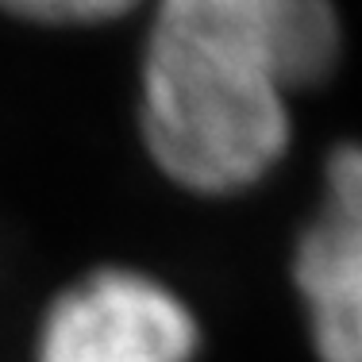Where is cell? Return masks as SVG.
Segmentation results:
<instances>
[{"label":"cell","instance_id":"1","mask_svg":"<svg viewBox=\"0 0 362 362\" xmlns=\"http://www.w3.org/2000/svg\"><path fill=\"white\" fill-rule=\"evenodd\" d=\"M332 0H154L143 54V143L204 197L251 189L281 162L293 93L339 66Z\"/></svg>","mask_w":362,"mask_h":362},{"label":"cell","instance_id":"2","mask_svg":"<svg viewBox=\"0 0 362 362\" xmlns=\"http://www.w3.org/2000/svg\"><path fill=\"white\" fill-rule=\"evenodd\" d=\"M201 327L158 278L108 266L50 305L35 362H193Z\"/></svg>","mask_w":362,"mask_h":362},{"label":"cell","instance_id":"3","mask_svg":"<svg viewBox=\"0 0 362 362\" xmlns=\"http://www.w3.org/2000/svg\"><path fill=\"white\" fill-rule=\"evenodd\" d=\"M293 281L320 362H362V143L324 162V197L297 239Z\"/></svg>","mask_w":362,"mask_h":362},{"label":"cell","instance_id":"4","mask_svg":"<svg viewBox=\"0 0 362 362\" xmlns=\"http://www.w3.org/2000/svg\"><path fill=\"white\" fill-rule=\"evenodd\" d=\"M139 0H0V8L20 20L54 23V28H81V23H105L132 12Z\"/></svg>","mask_w":362,"mask_h":362}]
</instances>
